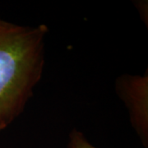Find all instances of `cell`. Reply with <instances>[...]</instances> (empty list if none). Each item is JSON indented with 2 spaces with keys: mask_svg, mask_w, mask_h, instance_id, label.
I'll list each match as a JSON object with an SVG mask.
<instances>
[{
  "mask_svg": "<svg viewBox=\"0 0 148 148\" xmlns=\"http://www.w3.org/2000/svg\"><path fill=\"white\" fill-rule=\"evenodd\" d=\"M69 148H97L86 139L84 134L74 128L69 134Z\"/></svg>",
  "mask_w": 148,
  "mask_h": 148,
  "instance_id": "cell-3",
  "label": "cell"
},
{
  "mask_svg": "<svg viewBox=\"0 0 148 148\" xmlns=\"http://www.w3.org/2000/svg\"><path fill=\"white\" fill-rule=\"evenodd\" d=\"M48 27H24L0 17V131L25 110L42 77Z\"/></svg>",
  "mask_w": 148,
  "mask_h": 148,
  "instance_id": "cell-1",
  "label": "cell"
},
{
  "mask_svg": "<svg viewBox=\"0 0 148 148\" xmlns=\"http://www.w3.org/2000/svg\"><path fill=\"white\" fill-rule=\"evenodd\" d=\"M115 90L128 110L130 122L143 147L148 148V70L142 76L119 77Z\"/></svg>",
  "mask_w": 148,
  "mask_h": 148,
  "instance_id": "cell-2",
  "label": "cell"
}]
</instances>
